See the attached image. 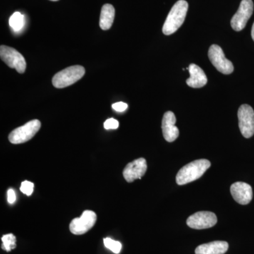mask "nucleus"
<instances>
[{
    "instance_id": "obj_1",
    "label": "nucleus",
    "mask_w": 254,
    "mask_h": 254,
    "mask_svg": "<svg viewBox=\"0 0 254 254\" xmlns=\"http://www.w3.org/2000/svg\"><path fill=\"white\" fill-rule=\"evenodd\" d=\"M210 162L206 159H200L187 164L180 169L176 176L177 185H184L198 180L210 168Z\"/></svg>"
},
{
    "instance_id": "obj_2",
    "label": "nucleus",
    "mask_w": 254,
    "mask_h": 254,
    "mask_svg": "<svg viewBox=\"0 0 254 254\" xmlns=\"http://www.w3.org/2000/svg\"><path fill=\"white\" fill-rule=\"evenodd\" d=\"M188 7V2L185 0H179L175 3L164 23V34L170 36L181 27L186 18Z\"/></svg>"
},
{
    "instance_id": "obj_3",
    "label": "nucleus",
    "mask_w": 254,
    "mask_h": 254,
    "mask_svg": "<svg viewBox=\"0 0 254 254\" xmlns=\"http://www.w3.org/2000/svg\"><path fill=\"white\" fill-rule=\"evenodd\" d=\"M84 74L83 66L79 65L68 66L53 76V85L57 88H66L79 81Z\"/></svg>"
},
{
    "instance_id": "obj_4",
    "label": "nucleus",
    "mask_w": 254,
    "mask_h": 254,
    "mask_svg": "<svg viewBox=\"0 0 254 254\" xmlns=\"http://www.w3.org/2000/svg\"><path fill=\"white\" fill-rule=\"evenodd\" d=\"M39 120H33L23 126L13 130L9 135V140L13 144H21L31 140L41 128Z\"/></svg>"
},
{
    "instance_id": "obj_5",
    "label": "nucleus",
    "mask_w": 254,
    "mask_h": 254,
    "mask_svg": "<svg viewBox=\"0 0 254 254\" xmlns=\"http://www.w3.org/2000/svg\"><path fill=\"white\" fill-rule=\"evenodd\" d=\"M0 58L9 67L15 68L19 73L25 72L26 62L21 53L10 47H0Z\"/></svg>"
},
{
    "instance_id": "obj_6",
    "label": "nucleus",
    "mask_w": 254,
    "mask_h": 254,
    "mask_svg": "<svg viewBox=\"0 0 254 254\" xmlns=\"http://www.w3.org/2000/svg\"><path fill=\"white\" fill-rule=\"evenodd\" d=\"M208 58L214 66L223 74H230L233 72L234 66L231 61L227 60L223 50L218 45H212L208 50Z\"/></svg>"
},
{
    "instance_id": "obj_7",
    "label": "nucleus",
    "mask_w": 254,
    "mask_h": 254,
    "mask_svg": "<svg viewBox=\"0 0 254 254\" xmlns=\"http://www.w3.org/2000/svg\"><path fill=\"white\" fill-rule=\"evenodd\" d=\"M239 127L241 133L249 138L254 134V111L249 105H241L238 110Z\"/></svg>"
},
{
    "instance_id": "obj_8",
    "label": "nucleus",
    "mask_w": 254,
    "mask_h": 254,
    "mask_svg": "<svg viewBox=\"0 0 254 254\" xmlns=\"http://www.w3.org/2000/svg\"><path fill=\"white\" fill-rule=\"evenodd\" d=\"M97 220V215L92 210H85L80 218H74L69 225L71 233L81 235L86 233L94 226Z\"/></svg>"
},
{
    "instance_id": "obj_9",
    "label": "nucleus",
    "mask_w": 254,
    "mask_h": 254,
    "mask_svg": "<svg viewBox=\"0 0 254 254\" xmlns=\"http://www.w3.org/2000/svg\"><path fill=\"white\" fill-rule=\"evenodd\" d=\"M254 11L252 0H242L236 14L231 19L232 28L235 31H240L245 28Z\"/></svg>"
},
{
    "instance_id": "obj_10",
    "label": "nucleus",
    "mask_w": 254,
    "mask_h": 254,
    "mask_svg": "<svg viewBox=\"0 0 254 254\" xmlns=\"http://www.w3.org/2000/svg\"><path fill=\"white\" fill-rule=\"evenodd\" d=\"M218 218L215 213L209 211H200L193 214L187 219L189 227L195 230H203L215 226Z\"/></svg>"
},
{
    "instance_id": "obj_11",
    "label": "nucleus",
    "mask_w": 254,
    "mask_h": 254,
    "mask_svg": "<svg viewBox=\"0 0 254 254\" xmlns=\"http://www.w3.org/2000/svg\"><path fill=\"white\" fill-rule=\"evenodd\" d=\"M146 160L143 158H138L127 164L124 169L123 176L127 182L131 183L137 179L141 180V177L146 173Z\"/></svg>"
},
{
    "instance_id": "obj_12",
    "label": "nucleus",
    "mask_w": 254,
    "mask_h": 254,
    "mask_svg": "<svg viewBox=\"0 0 254 254\" xmlns=\"http://www.w3.org/2000/svg\"><path fill=\"white\" fill-rule=\"evenodd\" d=\"M230 192L234 199L241 205H247L253 198L252 187L245 182H235L230 187Z\"/></svg>"
},
{
    "instance_id": "obj_13",
    "label": "nucleus",
    "mask_w": 254,
    "mask_h": 254,
    "mask_svg": "<svg viewBox=\"0 0 254 254\" xmlns=\"http://www.w3.org/2000/svg\"><path fill=\"white\" fill-rule=\"evenodd\" d=\"M176 117L171 111L166 112L164 114L163 122H162V129L164 138L168 142H173L177 139L180 135L179 128L175 126Z\"/></svg>"
},
{
    "instance_id": "obj_14",
    "label": "nucleus",
    "mask_w": 254,
    "mask_h": 254,
    "mask_svg": "<svg viewBox=\"0 0 254 254\" xmlns=\"http://www.w3.org/2000/svg\"><path fill=\"white\" fill-rule=\"evenodd\" d=\"M190 77L187 80V84L191 88H202L207 84L208 78L203 70L195 64H190L189 66Z\"/></svg>"
},
{
    "instance_id": "obj_15",
    "label": "nucleus",
    "mask_w": 254,
    "mask_h": 254,
    "mask_svg": "<svg viewBox=\"0 0 254 254\" xmlns=\"http://www.w3.org/2000/svg\"><path fill=\"white\" fill-rule=\"evenodd\" d=\"M229 245L224 241H215L210 243L198 246L195 250V254H224L228 250Z\"/></svg>"
},
{
    "instance_id": "obj_16",
    "label": "nucleus",
    "mask_w": 254,
    "mask_h": 254,
    "mask_svg": "<svg viewBox=\"0 0 254 254\" xmlns=\"http://www.w3.org/2000/svg\"><path fill=\"white\" fill-rule=\"evenodd\" d=\"M115 10L112 4L103 5L100 13V26L104 31L109 30L115 19Z\"/></svg>"
},
{
    "instance_id": "obj_17",
    "label": "nucleus",
    "mask_w": 254,
    "mask_h": 254,
    "mask_svg": "<svg viewBox=\"0 0 254 254\" xmlns=\"http://www.w3.org/2000/svg\"><path fill=\"white\" fill-rule=\"evenodd\" d=\"M10 27L15 32H18L25 26V17L21 13L15 12L11 15L9 21Z\"/></svg>"
},
{
    "instance_id": "obj_18",
    "label": "nucleus",
    "mask_w": 254,
    "mask_h": 254,
    "mask_svg": "<svg viewBox=\"0 0 254 254\" xmlns=\"http://www.w3.org/2000/svg\"><path fill=\"white\" fill-rule=\"evenodd\" d=\"M1 241H2L1 248L6 252H11V250L16 248V237L13 234H8V235H4L1 237Z\"/></svg>"
},
{
    "instance_id": "obj_19",
    "label": "nucleus",
    "mask_w": 254,
    "mask_h": 254,
    "mask_svg": "<svg viewBox=\"0 0 254 254\" xmlns=\"http://www.w3.org/2000/svg\"><path fill=\"white\" fill-rule=\"evenodd\" d=\"M103 242H104L105 247L108 250L112 251L113 253L118 254L121 252L123 245L120 242L112 240V239L108 238V237L104 239Z\"/></svg>"
},
{
    "instance_id": "obj_20",
    "label": "nucleus",
    "mask_w": 254,
    "mask_h": 254,
    "mask_svg": "<svg viewBox=\"0 0 254 254\" xmlns=\"http://www.w3.org/2000/svg\"><path fill=\"white\" fill-rule=\"evenodd\" d=\"M33 189H34V185L32 182L28 181H23L20 187L21 191L24 194L27 195L28 196L33 193Z\"/></svg>"
},
{
    "instance_id": "obj_21",
    "label": "nucleus",
    "mask_w": 254,
    "mask_h": 254,
    "mask_svg": "<svg viewBox=\"0 0 254 254\" xmlns=\"http://www.w3.org/2000/svg\"><path fill=\"white\" fill-rule=\"evenodd\" d=\"M104 127L107 130L117 129L119 127V122L115 119H108L105 122Z\"/></svg>"
},
{
    "instance_id": "obj_22",
    "label": "nucleus",
    "mask_w": 254,
    "mask_h": 254,
    "mask_svg": "<svg viewBox=\"0 0 254 254\" xmlns=\"http://www.w3.org/2000/svg\"><path fill=\"white\" fill-rule=\"evenodd\" d=\"M112 107L115 111L123 113L128 108V105L123 102H119V103H114Z\"/></svg>"
},
{
    "instance_id": "obj_23",
    "label": "nucleus",
    "mask_w": 254,
    "mask_h": 254,
    "mask_svg": "<svg viewBox=\"0 0 254 254\" xmlns=\"http://www.w3.org/2000/svg\"><path fill=\"white\" fill-rule=\"evenodd\" d=\"M7 200L10 204H12L16 200V193L12 189H10L7 191Z\"/></svg>"
},
{
    "instance_id": "obj_24",
    "label": "nucleus",
    "mask_w": 254,
    "mask_h": 254,
    "mask_svg": "<svg viewBox=\"0 0 254 254\" xmlns=\"http://www.w3.org/2000/svg\"><path fill=\"white\" fill-rule=\"evenodd\" d=\"M252 39H253L254 41V24H253V26H252Z\"/></svg>"
},
{
    "instance_id": "obj_25",
    "label": "nucleus",
    "mask_w": 254,
    "mask_h": 254,
    "mask_svg": "<svg viewBox=\"0 0 254 254\" xmlns=\"http://www.w3.org/2000/svg\"><path fill=\"white\" fill-rule=\"evenodd\" d=\"M50 1H58V0H50Z\"/></svg>"
}]
</instances>
